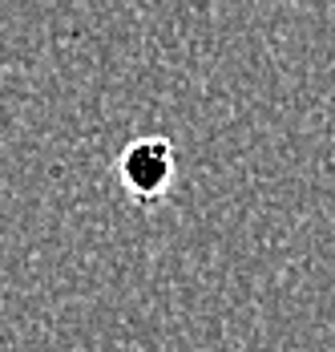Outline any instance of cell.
Returning a JSON list of instances; mask_svg holds the SVG:
<instances>
[{
    "instance_id": "1",
    "label": "cell",
    "mask_w": 335,
    "mask_h": 352,
    "mask_svg": "<svg viewBox=\"0 0 335 352\" xmlns=\"http://www.w3.org/2000/svg\"><path fill=\"white\" fill-rule=\"evenodd\" d=\"M174 170H178V150L170 138H134L122 158H117V182L137 207H154L162 203L174 186Z\"/></svg>"
}]
</instances>
